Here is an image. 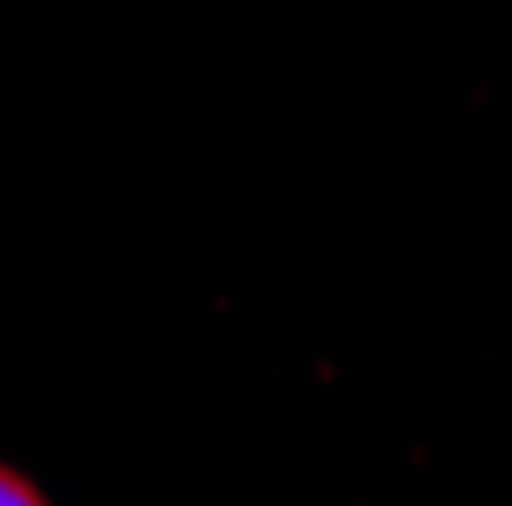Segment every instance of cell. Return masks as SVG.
<instances>
[{"mask_svg":"<svg viewBox=\"0 0 512 506\" xmlns=\"http://www.w3.org/2000/svg\"><path fill=\"white\" fill-rule=\"evenodd\" d=\"M0 506H49V500H43V488L31 476H19L13 464H0Z\"/></svg>","mask_w":512,"mask_h":506,"instance_id":"6da1fadb","label":"cell"}]
</instances>
